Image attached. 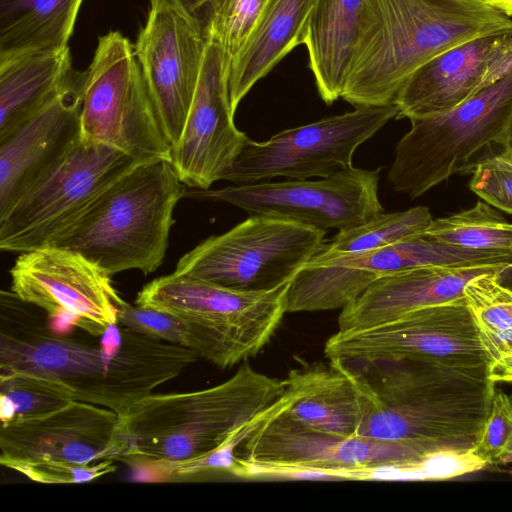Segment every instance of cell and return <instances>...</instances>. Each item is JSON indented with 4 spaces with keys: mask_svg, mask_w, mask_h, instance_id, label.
I'll use <instances>...</instances> for the list:
<instances>
[{
    "mask_svg": "<svg viewBox=\"0 0 512 512\" xmlns=\"http://www.w3.org/2000/svg\"><path fill=\"white\" fill-rule=\"evenodd\" d=\"M17 296V295H16ZM18 296L22 321L2 325L0 372L32 374L73 400L120 416L163 383L177 377L199 355L186 347L150 338L122 324L110 325L96 341L59 334L31 319Z\"/></svg>",
    "mask_w": 512,
    "mask_h": 512,
    "instance_id": "cell-1",
    "label": "cell"
},
{
    "mask_svg": "<svg viewBox=\"0 0 512 512\" xmlns=\"http://www.w3.org/2000/svg\"><path fill=\"white\" fill-rule=\"evenodd\" d=\"M512 34V18L482 0H364L342 93L355 107L393 104L407 78L474 38Z\"/></svg>",
    "mask_w": 512,
    "mask_h": 512,
    "instance_id": "cell-2",
    "label": "cell"
},
{
    "mask_svg": "<svg viewBox=\"0 0 512 512\" xmlns=\"http://www.w3.org/2000/svg\"><path fill=\"white\" fill-rule=\"evenodd\" d=\"M285 379L248 363L224 382L190 392L151 393L120 416L122 461L162 469L202 457L237 436L284 393Z\"/></svg>",
    "mask_w": 512,
    "mask_h": 512,
    "instance_id": "cell-3",
    "label": "cell"
},
{
    "mask_svg": "<svg viewBox=\"0 0 512 512\" xmlns=\"http://www.w3.org/2000/svg\"><path fill=\"white\" fill-rule=\"evenodd\" d=\"M185 195L169 160L141 163L114 181L53 245L81 253L110 276L152 273L163 262L173 212Z\"/></svg>",
    "mask_w": 512,
    "mask_h": 512,
    "instance_id": "cell-4",
    "label": "cell"
},
{
    "mask_svg": "<svg viewBox=\"0 0 512 512\" xmlns=\"http://www.w3.org/2000/svg\"><path fill=\"white\" fill-rule=\"evenodd\" d=\"M291 281L266 291H239L173 272L145 285L135 302L188 322L199 339V357L229 368L270 341L287 312Z\"/></svg>",
    "mask_w": 512,
    "mask_h": 512,
    "instance_id": "cell-5",
    "label": "cell"
},
{
    "mask_svg": "<svg viewBox=\"0 0 512 512\" xmlns=\"http://www.w3.org/2000/svg\"><path fill=\"white\" fill-rule=\"evenodd\" d=\"M512 117V71L444 113L411 119L387 178L415 199L463 170L481 149L501 144Z\"/></svg>",
    "mask_w": 512,
    "mask_h": 512,
    "instance_id": "cell-6",
    "label": "cell"
},
{
    "mask_svg": "<svg viewBox=\"0 0 512 512\" xmlns=\"http://www.w3.org/2000/svg\"><path fill=\"white\" fill-rule=\"evenodd\" d=\"M141 163L79 137L0 215V249L24 253L53 245L114 181Z\"/></svg>",
    "mask_w": 512,
    "mask_h": 512,
    "instance_id": "cell-7",
    "label": "cell"
},
{
    "mask_svg": "<svg viewBox=\"0 0 512 512\" xmlns=\"http://www.w3.org/2000/svg\"><path fill=\"white\" fill-rule=\"evenodd\" d=\"M80 138L142 162L170 161L172 145L151 102L134 46L120 32L101 36L78 77Z\"/></svg>",
    "mask_w": 512,
    "mask_h": 512,
    "instance_id": "cell-8",
    "label": "cell"
},
{
    "mask_svg": "<svg viewBox=\"0 0 512 512\" xmlns=\"http://www.w3.org/2000/svg\"><path fill=\"white\" fill-rule=\"evenodd\" d=\"M325 230L253 214L183 255L175 273L239 291H266L291 281L324 243Z\"/></svg>",
    "mask_w": 512,
    "mask_h": 512,
    "instance_id": "cell-9",
    "label": "cell"
},
{
    "mask_svg": "<svg viewBox=\"0 0 512 512\" xmlns=\"http://www.w3.org/2000/svg\"><path fill=\"white\" fill-rule=\"evenodd\" d=\"M324 354L343 371L420 359L488 371L487 354L464 296L374 326L338 330L326 341Z\"/></svg>",
    "mask_w": 512,
    "mask_h": 512,
    "instance_id": "cell-10",
    "label": "cell"
},
{
    "mask_svg": "<svg viewBox=\"0 0 512 512\" xmlns=\"http://www.w3.org/2000/svg\"><path fill=\"white\" fill-rule=\"evenodd\" d=\"M293 400L266 418L236 448L235 456L249 460L320 470L327 479L401 480L403 471L434 452L408 442L355 435L340 437L307 428L285 410Z\"/></svg>",
    "mask_w": 512,
    "mask_h": 512,
    "instance_id": "cell-11",
    "label": "cell"
},
{
    "mask_svg": "<svg viewBox=\"0 0 512 512\" xmlns=\"http://www.w3.org/2000/svg\"><path fill=\"white\" fill-rule=\"evenodd\" d=\"M397 115L394 103L361 106L283 130L266 141L248 139L223 180L240 185L275 177H328L352 167L356 149Z\"/></svg>",
    "mask_w": 512,
    "mask_h": 512,
    "instance_id": "cell-12",
    "label": "cell"
},
{
    "mask_svg": "<svg viewBox=\"0 0 512 512\" xmlns=\"http://www.w3.org/2000/svg\"><path fill=\"white\" fill-rule=\"evenodd\" d=\"M505 258L502 252L453 245L423 232L324 266H304L290 283L287 312L343 309L376 280L410 269L499 266Z\"/></svg>",
    "mask_w": 512,
    "mask_h": 512,
    "instance_id": "cell-13",
    "label": "cell"
},
{
    "mask_svg": "<svg viewBox=\"0 0 512 512\" xmlns=\"http://www.w3.org/2000/svg\"><path fill=\"white\" fill-rule=\"evenodd\" d=\"M380 168L350 167L319 180H286L196 189L187 195L224 202L251 215L294 221L327 231L350 229L384 212L378 195Z\"/></svg>",
    "mask_w": 512,
    "mask_h": 512,
    "instance_id": "cell-14",
    "label": "cell"
},
{
    "mask_svg": "<svg viewBox=\"0 0 512 512\" xmlns=\"http://www.w3.org/2000/svg\"><path fill=\"white\" fill-rule=\"evenodd\" d=\"M10 275L22 301L88 334L101 336L118 323L124 300L111 276L81 253L54 245L20 253Z\"/></svg>",
    "mask_w": 512,
    "mask_h": 512,
    "instance_id": "cell-15",
    "label": "cell"
},
{
    "mask_svg": "<svg viewBox=\"0 0 512 512\" xmlns=\"http://www.w3.org/2000/svg\"><path fill=\"white\" fill-rule=\"evenodd\" d=\"M206 44L196 25L171 7L150 1L134 49L154 110L172 146L182 134Z\"/></svg>",
    "mask_w": 512,
    "mask_h": 512,
    "instance_id": "cell-16",
    "label": "cell"
},
{
    "mask_svg": "<svg viewBox=\"0 0 512 512\" xmlns=\"http://www.w3.org/2000/svg\"><path fill=\"white\" fill-rule=\"evenodd\" d=\"M0 464L52 460L94 464L122 460L126 441L120 415L72 400L51 412L1 423Z\"/></svg>",
    "mask_w": 512,
    "mask_h": 512,
    "instance_id": "cell-17",
    "label": "cell"
},
{
    "mask_svg": "<svg viewBox=\"0 0 512 512\" xmlns=\"http://www.w3.org/2000/svg\"><path fill=\"white\" fill-rule=\"evenodd\" d=\"M228 65L220 47L207 41L196 92L170 162L189 187L210 189L223 180L249 139L234 122L228 93Z\"/></svg>",
    "mask_w": 512,
    "mask_h": 512,
    "instance_id": "cell-18",
    "label": "cell"
},
{
    "mask_svg": "<svg viewBox=\"0 0 512 512\" xmlns=\"http://www.w3.org/2000/svg\"><path fill=\"white\" fill-rule=\"evenodd\" d=\"M512 71V34L486 35L454 46L417 68L398 91L397 118L444 113Z\"/></svg>",
    "mask_w": 512,
    "mask_h": 512,
    "instance_id": "cell-19",
    "label": "cell"
},
{
    "mask_svg": "<svg viewBox=\"0 0 512 512\" xmlns=\"http://www.w3.org/2000/svg\"><path fill=\"white\" fill-rule=\"evenodd\" d=\"M78 78L0 139V215L59 162L80 137Z\"/></svg>",
    "mask_w": 512,
    "mask_h": 512,
    "instance_id": "cell-20",
    "label": "cell"
},
{
    "mask_svg": "<svg viewBox=\"0 0 512 512\" xmlns=\"http://www.w3.org/2000/svg\"><path fill=\"white\" fill-rule=\"evenodd\" d=\"M501 267H421L385 276L341 309L338 330L374 326L424 306L460 298L471 279Z\"/></svg>",
    "mask_w": 512,
    "mask_h": 512,
    "instance_id": "cell-21",
    "label": "cell"
},
{
    "mask_svg": "<svg viewBox=\"0 0 512 512\" xmlns=\"http://www.w3.org/2000/svg\"><path fill=\"white\" fill-rule=\"evenodd\" d=\"M285 382L293 393L285 410L290 419L330 435H358L372 400L345 372L329 362L300 364Z\"/></svg>",
    "mask_w": 512,
    "mask_h": 512,
    "instance_id": "cell-22",
    "label": "cell"
},
{
    "mask_svg": "<svg viewBox=\"0 0 512 512\" xmlns=\"http://www.w3.org/2000/svg\"><path fill=\"white\" fill-rule=\"evenodd\" d=\"M314 2L267 0L247 43L228 69L229 101L234 113L256 82L303 44Z\"/></svg>",
    "mask_w": 512,
    "mask_h": 512,
    "instance_id": "cell-23",
    "label": "cell"
},
{
    "mask_svg": "<svg viewBox=\"0 0 512 512\" xmlns=\"http://www.w3.org/2000/svg\"><path fill=\"white\" fill-rule=\"evenodd\" d=\"M364 0H315L304 42L318 93L328 105L342 97L357 43Z\"/></svg>",
    "mask_w": 512,
    "mask_h": 512,
    "instance_id": "cell-24",
    "label": "cell"
},
{
    "mask_svg": "<svg viewBox=\"0 0 512 512\" xmlns=\"http://www.w3.org/2000/svg\"><path fill=\"white\" fill-rule=\"evenodd\" d=\"M73 80L68 47L0 59V139L41 110Z\"/></svg>",
    "mask_w": 512,
    "mask_h": 512,
    "instance_id": "cell-25",
    "label": "cell"
},
{
    "mask_svg": "<svg viewBox=\"0 0 512 512\" xmlns=\"http://www.w3.org/2000/svg\"><path fill=\"white\" fill-rule=\"evenodd\" d=\"M83 0H0V59L67 46Z\"/></svg>",
    "mask_w": 512,
    "mask_h": 512,
    "instance_id": "cell-26",
    "label": "cell"
},
{
    "mask_svg": "<svg viewBox=\"0 0 512 512\" xmlns=\"http://www.w3.org/2000/svg\"><path fill=\"white\" fill-rule=\"evenodd\" d=\"M425 206L404 211L380 213L363 224L339 231L322 244L305 266L319 267L351 255L369 252L425 232L432 222Z\"/></svg>",
    "mask_w": 512,
    "mask_h": 512,
    "instance_id": "cell-27",
    "label": "cell"
},
{
    "mask_svg": "<svg viewBox=\"0 0 512 512\" xmlns=\"http://www.w3.org/2000/svg\"><path fill=\"white\" fill-rule=\"evenodd\" d=\"M425 233L461 247L512 253V223L483 202L432 220Z\"/></svg>",
    "mask_w": 512,
    "mask_h": 512,
    "instance_id": "cell-28",
    "label": "cell"
},
{
    "mask_svg": "<svg viewBox=\"0 0 512 512\" xmlns=\"http://www.w3.org/2000/svg\"><path fill=\"white\" fill-rule=\"evenodd\" d=\"M267 0H209L203 34L216 43L229 66L247 43Z\"/></svg>",
    "mask_w": 512,
    "mask_h": 512,
    "instance_id": "cell-29",
    "label": "cell"
},
{
    "mask_svg": "<svg viewBox=\"0 0 512 512\" xmlns=\"http://www.w3.org/2000/svg\"><path fill=\"white\" fill-rule=\"evenodd\" d=\"M72 400L65 391L32 374L0 372L1 423L45 414Z\"/></svg>",
    "mask_w": 512,
    "mask_h": 512,
    "instance_id": "cell-30",
    "label": "cell"
},
{
    "mask_svg": "<svg viewBox=\"0 0 512 512\" xmlns=\"http://www.w3.org/2000/svg\"><path fill=\"white\" fill-rule=\"evenodd\" d=\"M498 270L474 277L463 289L464 299L478 329L493 332L512 329V290L498 282Z\"/></svg>",
    "mask_w": 512,
    "mask_h": 512,
    "instance_id": "cell-31",
    "label": "cell"
},
{
    "mask_svg": "<svg viewBox=\"0 0 512 512\" xmlns=\"http://www.w3.org/2000/svg\"><path fill=\"white\" fill-rule=\"evenodd\" d=\"M118 322L150 338L198 352L199 341L193 327L175 315L124 301L119 309Z\"/></svg>",
    "mask_w": 512,
    "mask_h": 512,
    "instance_id": "cell-32",
    "label": "cell"
},
{
    "mask_svg": "<svg viewBox=\"0 0 512 512\" xmlns=\"http://www.w3.org/2000/svg\"><path fill=\"white\" fill-rule=\"evenodd\" d=\"M472 451L487 465L512 462V394L495 391Z\"/></svg>",
    "mask_w": 512,
    "mask_h": 512,
    "instance_id": "cell-33",
    "label": "cell"
},
{
    "mask_svg": "<svg viewBox=\"0 0 512 512\" xmlns=\"http://www.w3.org/2000/svg\"><path fill=\"white\" fill-rule=\"evenodd\" d=\"M115 460L107 459L94 464H76L64 461L39 460L17 462L9 465L28 479L43 484H74L90 482L113 473Z\"/></svg>",
    "mask_w": 512,
    "mask_h": 512,
    "instance_id": "cell-34",
    "label": "cell"
},
{
    "mask_svg": "<svg viewBox=\"0 0 512 512\" xmlns=\"http://www.w3.org/2000/svg\"><path fill=\"white\" fill-rule=\"evenodd\" d=\"M469 188L489 205L512 214V157L502 152L477 163Z\"/></svg>",
    "mask_w": 512,
    "mask_h": 512,
    "instance_id": "cell-35",
    "label": "cell"
},
{
    "mask_svg": "<svg viewBox=\"0 0 512 512\" xmlns=\"http://www.w3.org/2000/svg\"><path fill=\"white\" fill-rule=\"evenodd\" d=\"M488 358V377L491 381L512 382V329L493 332L478 329Z\"/></svg>",
    "mask_w": 512,
    "mask_h": 512,
    "instance_id": "cell-36",
    "label": "cell"
},
{
    "mask_svg": "<svg viewBox=\"0 0 512 512\" xmlns=\"http://www.w3.org/2000/svg\"><path fill=\"white\" fill-rule=\"evenodd\" d=\"M161 2L196 25L203 33L205 7L209 0H150ZM204 35V34H203Z\"/></svg>",
    "mask_w": 512,
    "mask_h": 512,
    "instance_id": "cell-37",
    "label": "cell"
},
{
    "mask_svg": "<svg viewBox=\"0 0 512 512\" xmlns=\"http://www.w3.org/2000/svg\"><path fill=\"white\" fill-rule=\"evenodd\" d=\"M487 5L512 18V0H482Z\"/></svg>",
    "mask_w": 512,
    "mask_h": 512,
    "instance_id": "cell-38",
    "label": "cell"
},
{
    "mask_svg": "<svg viewBox=\"0 0 512 512\" xmlns=\"http://www.w3.org/2000/svg\"><path fill=\"white\" fill-rule=\"evenodd\" d=\"M496 278L500 284L512 290V263L500 268Z\"/></svg>",
    "mask_w": 512,
    "mask_h": 512,
    "instance_id": "cell-39",
    "label": "cell"
},
{
    "mask_svg": "<svg viewBox=\"0 0 512 512\" xmlns=\"http://www.w3.org/2000/svg\"><path fill=\"white\" fill-rule=\"evenodd\" d=\"M501 145L503 146V152L512 157V117L505 130Z\"/></svg>",
    "mask_w": 512,
    "mask_h": 512,
    "instance_id": "cell-40",
    "label": "cell"
}]
</instances>
